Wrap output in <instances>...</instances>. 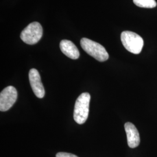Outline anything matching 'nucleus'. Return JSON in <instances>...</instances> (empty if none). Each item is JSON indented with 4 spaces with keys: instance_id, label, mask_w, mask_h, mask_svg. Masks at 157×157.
I'll use <instances>...</instances> for the list:
<instances>
[{
    "instance_id": "9d476101",
    "label": "nucleus",
    "mask_w": 157,
    "mask_h": 157,
    "mask_svg": "<svg viewBox=\"0 0 157 157\" xmlns=\"http://www.w3.org/2000/svg\"><path fill=\"white\" fill-rule=\"evenodd\" d=\"M56 157H78L74 154L67 152H58L56 155Z\"/></svg>"
},
{
    "instance_id": "7ed1b4c3",
    "label": "nucleus",
    "mask_w": 157,
    "mask_h": 157,
    "mask_svg": "<svg viewBox=\"0 0 157 157\" xmlns=\"http://www.w3.org/2000/svg\"><path fill=\"white\" fill-rule=\"evenodd\" d=\"M121 39L124 48L135 54L141 52L144 45V41L139 34L130 31H124L121 36Z\"/></svg>"
},
{
    "instance_id": "f03ea898",
    "label": "nucleus",
    "mask_w": 157,
    "mask_h": 157,
    "mask_svg": "<svg viewBox=\"0 0 157 157\" xmlns=\"http://www.w3.org/2000/svg\"><path fill=\"white\" fill-rule=\"evenodd\" d=\"M80 45L84 51L100 62H104L109 58L105 48L100 44L93 40L83 38L80 41Z\"/></svg>"
},
{
    "instance_id": "39448f33",
    "label": "nucleus",
    "mask_w": 157,
    "mask_h": 157,
    "mask_svg": "<svg viewBox=\"0 0 157 157\" xmlns=\"http://www.w3.org/2000/svg\"><path fill=\"white\" fill-rule=\"evenodd\" d=\"M17 89L11 86H8L0 94V110L5 112L9 110L17 101Z\"/></svg>"
},
{
    "instance_id": "1a4fd4ad",
    "label": "nucleus",
    "mask_w": 157,
    "mask_h": 157,
    "mask_svg": "<svg viewBox=\"0 0 157 157\" xmlns=\"http://www.w3.org/2000/svg\"><path fill=\"white\" fill-rule=\"evenodd\" d=\"M133 2L141 8H153L157 6L155 0H133Z\"/></svg>"
},
{
    "instance_id": "f257e3e1",
    "label": "nucleus",
    "mask_w": 157,
    "mask_h": 157,
    "mask_svg": "<svg viewBox=\"0 0 157 157\" xmlns=\"http://www.w3.org/2000/svg\"><path fill=\"white\" fill-rule=\"evenodd\" d=\"M90 95L88 93H83L77 98L73 111V118L77 124H84L87 121L90 105Z\"/></svg>"
},
{
    "instance_id": "20e7f679",
    "label": "nucleus",
    "mask_w": 157,
    "mask_h": 157,
    "mask_svg": "<svg viewBox=\"0 0 157 157\" xmlns=\"http://www.w3.org/2000/svg\"><path fill=\"white\" fill-rule=\"evenodd\" d=\"M43 36V28L40 23L34 22L22 30L21 39L28 44L33 45L38 43Z\"/></svg>"
},
{
    "instance_id": "6e6552de",
    "label": "nucleus",
    "mask_w": 157,
    "mask_h": 157,
    "mask_svg": "<svg viewBox=\"0 0 157 157\" xmlns=\"http://www.w3.org/2000/svg\"><path fill=\"white\" fill-rule=\"evenodd\" d=\"M60 49L62 52L67 57L77 59L80 56V53L76 46L72 41L67 40H63L59 44Z\"/></svg>"
},
{
    "instance_id": "423d86ee",
    "label": "nucleus",
    "mask_w": 157,
    "mask_h": 157,
    "mask_svg": "<svg viewBox=\"0 0 157 157\" xmlns=\"http://www.w3.org/2000/svg\"><path fill=\"white\" fill-rule=\"evenodd\" d=\"M29 78L34 94L39 98H43L45 95V90L38 71L36 69H30L29 73Z\"/></svg>"
},
{
    "instance_id": "0eeeda50",
    "label": "nucleus",
    "mask_w": 157,
    "mask_h": 157,
    "mask_svg": "<svg viewBox=\"0 0 157 157\" xmlns=\"http://www.w3.org/2000/svg\"><path fill=\"white\" fill-rule=\"evenodd\" d=\"M124 129L129 147L134 148L138 147L140 144V139L139 133L135 125L130 122H127L124 124Z\"/></svg>"
}]
</instances>
